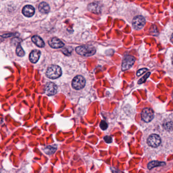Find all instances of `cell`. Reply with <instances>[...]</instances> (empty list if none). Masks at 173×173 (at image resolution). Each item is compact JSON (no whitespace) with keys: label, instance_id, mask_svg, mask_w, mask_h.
<instances>
[{"label":"cell","instance_id":"cell-13","mask_svg":"<svg viewBox=\"0 0 173 173\" xmlns=\"http://www.w3.org/2000/svg\"><path fill=\"white\" fill-rule=\"evenodd\" d=\"M32 41L34 43L39 47L42 48L45 46V43L43 41V40L38 36L35 35V36H33L32 38Z\"/></svg>","mask_w":173,"mask_h":173},{"label":"cell","instance_id":"cell-16","mask_svg":"<svg viewBox=\"0 0 173 173\" xmlns=\"http://www.w3.org/2000/svg\"><path fill=\"white\" fill-rule=\"evenodd\" d=\"M16 53L17 55L20 57H23L25 54V52L23 50L22 47L20 46V44H19L17 46Z\"/></svg>","mask_w":173,"mask_h":173},{"label":"cell","instance_id":"cell-7","mask_svg":"<svg viewBox=\"0 0 173 173\" xmlns=\"http://www.w3.org/2000/svg\"><path fill=\"white\" fill-rule=\"evenodd\" d=\"M147 143L150 146L155 148L160 144L161 139L158 135L152 134L148 137Z\"/></svg>","mask_w":173,"mask_h":173},{"label":"cell","instance_id":"cell-4","mask_svg":"<svg viewBox=\"0 0 173 173\" xmlns=\"http://www.w3.org/2000/svg\"><path fill=\"white\" fill-rule=\"evenodd\" d=\"M85 79L83 77L80 75L77 76L74 78L72 82V85L74 89L76 90H79L85 86Z\"/></svg>","mask_w":173,"mask_h":173},{"label":"cell","instance_id":"cell-1","mask_svg":"<svg viewBox=\"0 0 173 173\" xmlns=\"http://www.w3.org/2000/svg\"><path fill=\"white\" fill-rule=\"evenodd\" d=\"M76 51L79 55L88 57L94 55L96 50L94 47L90 45H83L76 48Z\"/></svg>","mask_w":173,"mask_h":173},{"label":"cell","instance_id":"cell-17","mask_svg":"<svg viewBox=\"0 0 173 173\" xmlns=\"http://www.w3.org/2000/svg\"><path fill=\"white\" fill-rule=\"evenodd\" d=\"M56 150V148H54L53 147L48 146L46 148H45V151L47 154H51L53 152H54Z\"/></svg>","mask_w":173,"mask_h":173},{"label":"cell","instance_id":"cell-18","mask_svg":"<svg viewBox=\"0 0 173 173\" xmlns=\"http://www.w3.org/2000/svg\"><path fill=\"white\" fill-rule=\"evenodd\" d=\"M73 51V49L71 47H67L62 50V52L65 55H69L71 54L72 52Z\"/></svg>","mask_w":173,"mask_h":173},{"label":"cell","instance_id":"cell-6","mask_svg":"<svg viewBox=\"0 0 173 173\" xmlns=\"http://www.w3.org/2000/svg\"><path fill=\"white\" fill-rule=\"evenodd\" d=\"M154 117V111L152 109L146 108L143 109L141 112L142 119L145 122H149Z\"/></svg>","mask_w":173,"mask_h":173},{"label":"cell","instance_id":"cell-22","mask_svg":"<svg viewBox=\"0 0 173 173\" xmlns=\"http://www.w3.org/2000/svg\"><path fill=\"white\" fill-rule=\"evenodd\" d=\"M148 69L146 68H143L138 70L136 72V76H140V75H142L144 73L147 71Z\"/></svg>","mask_w":173,"mask_h":173},{"label":"cell","instance_id":"cell-25","mask_svg":"<svg viewBox=\"0 0 173 173\" xmlns=\"http://www.w3.org/2000/svg\"><path fill=\"white\" fill-rule=\"evenodd\" d=\"M171 41L172 43L173 44V33L171 36Z\"/></svg>","mask_w":173,"mask_h":173},{"label":"cell","instance_id":"cell-12","mask_svg":"<svg viewBox=\"0 0 173 173\" xmlns=\"http://www.w3.org/2000/svg\"><path fill=\"white\" fill-rule=\"evenodd\" d=\"M88 9L89 11L95 14H99L101 12L100 5L97 3H92L88 6Z\"/></svg>","mask_w":173,"mask_h":173},{"label":"cell","instance_id":"cell-9","mask_svg":"<svg viewBox=\"0 0 173 173\" xmlns=\"http://www.w3.org/2000/svg\"><path fill=\"white\" fill-rule=\"evenodd\" d=\"M48 44L52 48L56 49L62 48L65 45L61 40L57 38L51 39L48 41Z\"/></svg>","mask_w":173,"mask_h":173},{"label":"cell","instance_id":"cell-21","mask_svg":"<svg viewBox=\"0 0 173 173\" xmlns=\"http://www.w3.org/2000/svg\"><path fill=\"white\" fill-rule=\"evenodd\" d=\"M100 127L102 130H106L108 128V125H107L106 122L102 120V122H100Z\"/></svg>","mask_w":173,"mask_h":173},{"label":"cell","instance_id":"cell-2","mask_svg":"<svg viewBox=\"0 0 173 173\" xmlns=\"http://www.w3.org/2000/svg\"><path fill=\"white\" fill-rule=\"evenodd\" d=\"M62 69L57 65H51L47 69L46 74L47 77L52 79L58 78L62 75Z\"/></svg>","mask_w":173,"mask_h":173},{"label":"cell","instance_id":"cell-23","mask_svg":"<svg viewBox=\"0 0 173 173\" xmlns=\"http://www.w3.org/2000/svg\"><path fill=\"white\" fill-rule=\"evenodd\" d=\"M104 140L107 143H111L112 142V138L111 136H105L104 138Z\"/></svg>","mask_w":173,"mask_h":173},{"label":"cell","instance_id":"cell-8","mask_svg":"<svg viewBox=\"0 0 173 173\" xmlns=\"http://www.w3.org/2000/svg\"><path fill=\"white\" fill-rule=\"evenodd\" d=\"M57 90V87L53 82H48L47 83L45 86V92L46 95L49 96L56 94Z\"/></svg>","mask_w":173,"mask_h":173},{"label":"cell","instance_id":"cell-14","mask_svg":"<svg viewBox=\"0 0 173 173\" xmlns=\"http://www.w3.org/2000/svg\"><path fill=\"white\" fill-rule=\"evenodd\" d=\"M39 10L42 13H47L50 11V7L46 2H42L39 5Z\"/></svg>","mask_w":173,"mask_h":173},{"label":"cell","instance_id":"cell-15","mask_svg":"<svg viewBox=\"0 0 173 173\" xmlns=\"http://www.w3.org/2000/svg\"><path fill=\"white\" fill-rule=\"evenodd\" d=\"M166 164L165 162H159V161H152L148 163V168L150 170L151 169L154 168L155 167H157V166H164Z\"/></svg>","mask_w":173,"mask_h":173},{"label":"cell","instance_id":"cell-3","mask_svg":"<svg viewBox=\"0 0 173 173\" xmlns=\"http://www.w3.org/2000/svg\"><path fill=\"white\" fill-rule=\"evenodd\" d=\"M146 20L143 16L138 15L135 16L132 21V25L133 28L136 30H141L145 26Z\"/></svg>","mask_w":173,"mask_h":173},{"label":"cell","instance_id":"cell-27","mask_svg":"<svg viewBox=\"0 0 173 173\" xmlns=\"http://www.w3.org/2000/svg\"></svg>","mask_w":173,"mask_h":173},{"label":"cell","instance_id":"cell-5","mask_svg":"<svg viewBox=\"0 0 173 173\" xmlns=\"http://www.w3.org/2000/svg\"><path fill=\"white\" fill-rule=\"evenodd\" d=\"M135 58L131 55H126L123 58L122 63V70L126 71L128 70L133 66L135 63Z\"/></svg>","mask_w":173,"mask_h":173},{"label":"cell","instance_id":"cell-26","mask_svg":"<svg viewBox=\"0 0 173 173\" xmlns=\"http://www.w3.org/2000/svg\"><path fill=\"white\" fill-rule=\"evenodd\" d=\"M172 97H173V94H172Z\"/></svg>","mask_w":173,"mask_h":173},{"label":"cell","instance_id":"cell-10","mask_svg":"<svg viewBox=\"0 0 173 173\" xmlns=\"http://www.w3.org/2000/svg\"><path fill=\"white\" fill-rule=\"evenodd\" d=\"M35 9L31 5H26L23 7L22 10V12L23 15L28 17H30L34 15L35 13Z\"/></svg>","mask_w":173,"mask_h":173},{"label":"cell","instance_id":"cell-11","mask_svg":"<svg viewBox=\"0 0 173 173\" xmlns=\"http://www.w3.org/2000/svg\"><path fill=\"white\" fill-rule=\"evenodd\" d=\"M41 52L38 50H34L31 52L29 59L32 63H36L40 58Z\"/></svg>","mask_w":173,"mask_h":173},{"label":"cell","instance_id":"cell-19","mask_svg":"<svg viewBox=\"0 0 173 173\" xmlns=\"http://www.w3.org/2000/svg\"><path fill=\"white\" fill-rule=\"evenodd\" d=\"M165 129L167 130L171 131L173 129V122H168L164 124Z\"/></svg>","mask_w":173,"mask_h":173},{"label":"cell","instance_id":"cell-20","mask_svg":"<svg viewBox=\"0 0 173 173\" xmlns=\"http://www.w3.org/2000/svg\"><path fill=\"white\" fill-rule=\"evenodd\" d=\"M150 74H151L150 72H148L145 76H144L142 78L140 79V80H139L138 83L140 84L144 83L146 81L147 79L148 78V77L150 76Z\"/></svg>","mask_w":173,"mask_h":173},{"label":"cell","instance_id":"cell-24","mask_svg":"<svg viewBox=\"0 0 173 173\" xmlns=\"http://www.w3.org/2000/svg\"><path fill=\"white\" fill-rule=\"evenodd\" d=\"M13 34H6V35H4L2 36V37H4V38H8V37H10V36H14Z\"/></svg>","mask_w":173,"mask_h":173}]
</instances>
